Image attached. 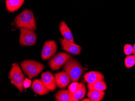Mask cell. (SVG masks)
<instances>
[{
    "mask_svg": "<svg viewBox=\"0 0 135 101\" xmlns=\"http://www.w3.org/2000/svg\"><path fill=\"white\" fill-rule=\"evenodd\" d=\"M60 40L64 50L73 55H79L81 53V47L80 46L64 38H60Z\"/></svg>",
    "mask_w": 135,
    "mask_h": 101,
    "instance_id": "obj_8",
    "label": "cell"
},
{
    "mask_svg": "<svg viewBox=\"0 0 135 101\" xmlns=\"http://www.w3.org/2000/svg\"><path fill=\"white\" fill-rule=\"evenodd\" d=\"M81 101H91V99H90V98H86V99H83L82 100H81Z\"/></svg>",
    "mask_w": 135,
    "mask_h": 101,
    "instance_id": "obj_23",
    "label": "cell"
},
{
    "mask_svg": "<svg viewBox=\"0 0 135 101\" xmlns=\"http://www.w3.org/2000/svg\"><path fill=\"white\" fill-rule=\"evenodd\" d=\"M72 58L70 54L60 52L53 56L49 61L50 68L53 71L60 70L69 59Z\"/></svg>",
    "mask_w": 135,
    "mask_h": 101,
    "instance_id": "obj_6",
    "label": "cell"
},
{
    "mask_svg": "<svg viewBox=\"0 0 135 101\" xmlns=\"http://www.w3.org/2000/svg\"><path fill=\"white\" fill-rule=\"evenodd\" d=\"M57 46L55 41H47L45 42L41 52V58L44 61L50 59L57 50Z\"/></svg>",
    "mask_w": 135,
    "mask_h": 101,
    "instance_id": "obj_7",
    "label": "cell"
},
{
    "mask_svg": "<svg viewBox=\"0 0 135 101\" xmlns=\"http://www.w3.org/2000/svg\"><path fill=\"white\" fill-rule=\"evenodd\" d=\"M64 71L70 77L72 82H78L85 72V69L81 64L75 59H69L64 65Z\"/></svg>",
    "mask_w": 135,
    "mask_h": 101,
    "instance_id": "obj_1",
    "label": "cell"
},
{
    "mask_svg": "<svg viewBox=\"0 0 135 101\" xmlns=\"http://www.w3.org/2000/svg\"><path fill=\"white\" fill-rule=\"evenodd\" d=\"M57 86L60 89H63L69 86L71 80L70 77L65 71L55 74Z\"/></svg>",
    "mask_w": 135,
    "mask_h": 101,
    "instance_id": "obj_10",
    "label": "cell"
},
{
    "mask_svg": "<svg viewBox=\"0 0 135 101\" xmlns=\"http://www.w3.org/2000/svg\"><path fill=\"white\" fill-rule=\"evenodd\" d=\"M88 87L89 90L105 91L107 89V86L106 82L104 80L97 81L92 84H88Z\"/></svg>",
    "mask_w": 135,
    "mask_h": 101,
    "instance_id": "obj_18",
    "label": "cell"
},
{
    "mask_svg": "<svg viewBox=\"0 0 135 101\" xmlns=\"http://www.w3.org/2000/svg\"><path fill=\"white\" fill-rule=\"evenodd\" d=\"M41 79L45 86L48 89L54 92L57 87L56 82L55 75L49 71L44 72L41 75Z\"/></svg>",
    "mask_w": 135,
    "mask_h": 101,
    "instance_id": "obj_9",
    "label": "cell"
},
{
    "mask_svg": "<svg viewBox=\"0 0 135 101\" xmlns=\"http://www.w3.org/2000/svg\"><path fill=\"white\" fill-rule=\"evenodd\" d=\"M17 28H26L36 30V22L32 11L26 9L17 15L14 19Z\"/></svg>",
    "mask_w": 135,
    "mask_h": 101,
    "instance_id": "obj_2",
    "label": "cell"
},
{
    "mask_svg": "<svg viewBox=\"0 0 135 101\" xmlns=\"http://www.w3.org/2000/svg\"><path fill=\"white\" fill-rule=\"evenodd\" d=\"M133 54H134V55H134V56H135V52H134V53H133Z\"/></svg>",
    "mask_w": 135,
    "mask_h": 101,
    "instance_id": "obj_25",
    "label": "cell"
},
{
    "mask_svg": "<svg viewBox=\"0 0 135 101\" xmlns=\"http://www.w3.org/2000/svg\"><path fill=\"white\" fill-rule=\"evenodd\" d=\"M20 65L23 73L30 79L37 77L45 68L43 64L33 60L23 61L20 63Z\"/></svg>",
    "mask_w": 135,
    "mask_h": 101,
    "instance_id": "obj_3",
    "label": "cell"
},
{
    "mask_svg": "<svg viewBox=\"0 0 135 101\" xmlns=\"http://www.w3.org/2000/svg\"><path fill=\"white\" fill-rule=\"evenodd\" d=\"M81 86V83H79L77 82H73L69 86V90L73 95L78 90Z\"/></svg>",
    "mask_w": 135,
    "mask_h": 101,
    "instance_id": "obj_20",
    "label": "cell"
},
{
    "mask_svg": "<svg viewBox=\"0 0 135 101\" xmlns=\"http://www.w3.org/2000/svg\"><path fill=\"white\" fill-rule=\"evenodd\" d=\"M133 53L135 52V43L133 46Z\"/></svg>",
    "mask_w": 135,
    "mask_h": 101,
    "instance_id": "obj_24",
    "label": "cell"
},
{
    "mask_svg": "<svg viewBox=\"0 0 135 101\" xmlns=\"http://www.w3.org/2000/svg\"><path fill=\"white\" fill-rule=\"evenodd\" d=\"M59 29L64 38L69 41L74 42L73 35L71 30L64 21L60 23Z\"/></svg>",
    "mask_w": 135,
    "mask_h": 101,
    "instance_id": "obj_13",
    "label": "cell"
},
{
    "mask_svg": "<svg viewBox=\"0 0 135 101\" xmlns=\"http://www.w3.org/2000/svg\"><path fill=\"white\" fill-rule=\"evenodd\" d=\"M125 64L127 68H130L135 65V57L134 55L127 56L125 59Z\"/></svg>",
    "mask_w": 135,
    "mask_h": 101,
    "instance_id": "obj_19",
    "label": "cell"
},
{
    "mask_svg": "<svg viewBox=\"0 0 135 101\" xmlns=\"http://www.w3.org/2000/svg\"><path fill=\"white\" fill-rule=\"evenodd\" d=\"M9 78L12 84L14 85L21 93L23 92L24 75L17 63L12 64L10 71Z\"/></svg>",
    "mask_w": 135,
    "mask_h": 101,
    "instance_id": "obj_4",
    "label": "cell"
},
{
    "mask_svg": "<svg viewBox=\"0 0 135 101\" xmlns=\"http://www.w3.org/2000/svg\"><path fill=\"white\" fill-rule=\"evenodd\" d=\"M104 91L89 90L87 96L92 101H100L104 98L105 95Z\"/></svg>",
    "mask_w": 135,
    "mask_h": 101,
    "instance_id": "obj_17",
    "label": "cell"
},
{
    "mask_svg": "<svg viewBox=\"0 0 135 101\" xmlns=\"http://www.w3.org/2000/svg\"><path fill=\"white\" fill-rule=\"evenodd\" d=\"M72 96V93L68 89L59 90L56 93L55 97L57 101H70Z\"/></svg>",
    "mask_w": 135,
    "mask_h": 101,
    "instance_id": "obj_16",
    "label": "cell"
},
{
    "mask_svg": "<svg viewBox=\"0 0 135 101\" xmlns=\"http://www.w3.org/2000/svg\"><path fill=\"white\" fill-rule=\"evenodd\" d=\"M87 92L85 83L83 82L81 83V86L78 90L72 95L70 101H77L83 98Z\"/></svg>",
    "mask_w": 135,
    "mask_h": 101,
    "instance_id": "obj_15",
    "label": "cell"
},
{
    "mask_svg": "<svg viewBox=\"0 0 135 101\" xmlns=\"http://www.w3.org/2000/svg\"><path fill=\"white\" fill-rule=\"evenodd\" d=\"M32 89L36 94L41 95H46L50 91L45 86L41 79H35L32 83Z\"/></svg>",
    "mask_w": 135,
    "mask_h": 101,
    "instance_id": "obj_11",
    "label": "cell"
},
{
    "mask_svg": "<svg viewBox=\"0 0 135 101\" xmlns=\"http://www.w3.org/2000/svg\"><path fill=\"white\" fill-rule=\"evenodd\" d=\"M124 53L126 55H129L133 52V46L131 44H127L124 46L123 49Z\"/></svg>",
    "mask_w": 135,
    "mask_h": 101,
    "instance_id": "obj_21",
    "label": "cell"
},
{
    "mask_svg": "<svg viewBox=\"0 0 135 101\" xmlns=\"http://www.w3.org/2000/svg\"><path fill=\"white\" fill-rule=\"evenodd\" d=\"M83 78L88 84H92L97 81L104 80V76L101 72L91 71L85 74Z\"/></svg>",
    "mask_w": 135,
    "mask_h": 101,
    "instance_id": "obj_12",
    "label": "cell"
},
{
    "mask_svg": "<svg viewBox=\"0 0 135 101\" xmlns=\"http://www.w3.org/2000/svg\"><path fill=\"white\" fill-rule=\"evenodd\" d=\"M25 0H6V9L9 12H14L18 10L24 3Z\"/></svg>",
    "mask_w": 135,
    "mask_h": 101,
    "instance_id": "obj_14",
    "label": "cell"
},
{
    "mask_svg": "<svg viewBox=\"0 0 135 101\" xmlns=\"http://www.w3.org/2000/svg\"><path fill=\"white\" fill-rule=\"evenodd\" d=\"M31 84V81L30 80L28 79H25L23 81V87L25 89H27L30 86Z\"/></svg>",
    "mask_w": 135,
    "mask_h": 101,
    "instance_id": "obj_22",
    "label": "cell"
},
{
    "mask_svg": "<svg viewBox=\"0 0 135 101\" xmlns=\"http://www.w3.org/2000/svg\"><path fill=\"white\" fill-rule=\"evenodd\" d=\"M36 34L35 30L26 28H20V44L22 46H32L36 43Z\"/></svg>",
    "mask_w": 135,
    "mask_h": 101,
    "instance_id": "obj_5",
    "label": "cell"
}]
</instances>
